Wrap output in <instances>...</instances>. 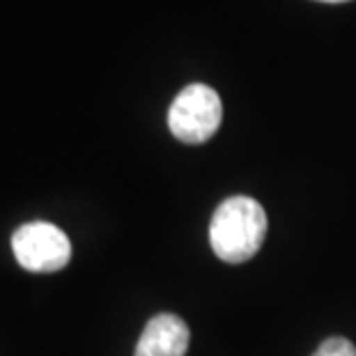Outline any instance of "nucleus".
Wrapping results in <instances>:
<instances>
[{
	"label": "nucleus",
	"mask_w": 356,
	"mask_h": 356,
	"mask_svg": "<svg viewBox=\"0 0 356 356\" xmlns=\"http://www.w3.org/2000/svg\"><path fill=\"white\" fill-rule=\"evenodd\" d=\"M267 237V211L255 198L232 195L216 207L209 223V244L218 260L248 262Z\"/></svg>",
	"instance_id": "obj_1"
},
{
	"label": "nucleus",
	"mask_w": 356,
	"mask_h": 356,
	"mask_svg": "<svg viewBox=\"0 0 356 356\" xmlns=\"http://www.w3.org/2000/svg\"><path fill=\"white\" fill-rule=\"evenodd\" d=\"M223 120L221 97L204 83H191L172 99L168 108V129L177 140L200 145L218 131Z\"/></svg>",
	"instance_id": "obj_2"
},
{
	"label": "nucleus",
	"mask_w": 356,
	"mask_h": 356,
	"mask_svg": "<svg viewBox=\"0 0 356 356\" xmlns=\"http://www.w3.org/2000/svg\"><path fill=\"white\" fill-rule=\"evenodd\" d=\"M12 253L17 262L35 274H51L67 267L72 260L70 237L47 221H33L12 234Z\"/></svg>",
	"instance_id": "obj_3"
},
{
	"label": "nucleus",
	"mask_w": 356,
	"mask_h": 356,
	"mask_svg": "<svg viewBox=\"0 0 356 356\" xmlns=\"http://www.w3.org/2000/svg\"><path fill=\"white\" fill-rule=\"evenodd\" d=\"M191 331L172 313L154 315L143 329L134 356H186Z\"/></svg>",
	"instance_id": "obj_4"
},
{
	"label": "nucleus",
	"mask_w": 356,
	"mask_h": 356,
	"mask_svg": "<svg viewBox=\"0 0 356 356\" xmlns=\"http://www.w3.org/2000/svg\"><path fill=\"white\" fill-rule=\"evenodd\" d=\"M313 356H356V347L347 338H327Z\"/></svg>",
	"instance_id": "obj_5"
},
{
	"label": "nucleus",
	"mask_w": 356,
	"mask_h": 356,
	"mask_svg": "<svg viewBox=\"0 0 356 356\" xmlns=\"http://www.w3.org/2000/svg\"><path fill=\"white\" fill-rule=\"evenodd\" d=\"M320 3H345V0H320Z\"/></svg>",
	"instance_id": "obj_6"
}]
</instances>
